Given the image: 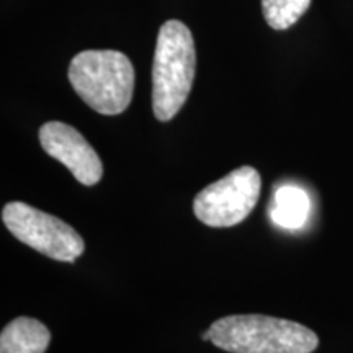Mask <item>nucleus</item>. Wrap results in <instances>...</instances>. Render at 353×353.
I'll use <instances>...</instances> for the list:
<instances>
[{"label": "nucleus", "instance_id": "1a4fd4ad", "mask_svg": "<svg viewBox=\"0 0 353 353\" xmlns=\"http://www.w3.org/2000/svg\"><path fill=\"white\" fill-rule=\"evenodd\" d=\"M311 6V0H262L263 17L273 30L293 26Z\"/></svg>", "mask_w": 353, "mask_h": 353}, {"label": "nucleus", "instance_id": "6e6552de", "mask_svg": "<svg viewBox=\"0 0 353 353\" xmlns=\"http://www.w3.org/2000/svg\"><path fill=\"white\" fill-rule=\"evenodd\" d=\"M268 213L278 228L296 231L307 223L311 213V198L306 190L298 185H283L275 190Z\"/></svg>", "mask_w": 353, "mask_h": 353}, {"label": "nucleus", "instance_id": "0eeeda50", "mask_svg": "<svg viewBox=\"0 0 353 353\" xmlns=\"http://www.w3.org/2000/svg\"><path fill=\"white\" fill-rule=\"evenodd\" d=\"M51 334L43 322L33 317H17L0 334V353H44Z\"/></svg>", "mask_w": 353, "mask_h": 353}, {"label": "nucleus", "instance_id": "39448f33", "mask_svg": "<svg viewBox=\"0 0 353 353\" xmlns=\"http://www.w3.org/2000/svg\"><path fill=\"white\" fill-rule=\"evenodd\" d=\"M262 188L254 167H239L203 188L193 201V213L210 228H232L252 213Z\"/></svg>", "mask_w": 353, "mask_h": 353}, {"label": "nucleus", "instance_id": "20e7f679", "mask_svg": "<svg viewBox=\"0 0 353 353\" xmlns=\"http://www.w3.org/2000/svg\"><path fill=\"white\" fill-rule=\"evenodd\" d=\"M2 221L20 242L59 262L74 263L85 250V242L76 229L26 203H8L2 211Z\"/></svg>", "mask_w": 353, "mask_h": 353}, {"label": "nucleus", "instance_id": "7ed1b4c3", "mask_svg": "<svg viewBox=\"0 0 353 353\" xmlns=\"http://www.w3.org/2000/svg\"><path fill=\"white\" fill-rule=\"evenodd\" d=\"M69 82L92 110L113 117L130 107L134 68L120 51L88 50L70 61Z\"/></svg>", "mask_w": 353, "mask_h": 353}, {"label": "nucleus", "instance_id": "423d86ee", "mask_svg": "<svg viewBox=\"0 0 353 353\" xmlns=\"http://www.w3.org/2000/svg\"><path fill=\"white\" fill-rule=\"evenodd\" d=\"M39 143L44 152L68 167L77 182L85 187L99 183L103 165L95 149L76 128L61 121H50L39 128Z\"/></svg>", "mask_w": 353, "mask_h": 353}, {"label": "nucleus", "instance_id": "f03ea898", "mask_svg": "<svg viewBox=\"0 0 353 353\" xmlns=\"http://www.w3.org/2000/svg\"><path fill=\"white\" fill-rule=\"evenodd\" d=\"M208 330L211 343L231 353H312L319 345L306 325L270 316H226Z\"/></svg>", "mask_w": 353, "mask_h": 353}, {"label": "nucleus", "instance_id": "f257e3e1", "mask_svg": "<svg viewBox=\"0 0 353 353\" xmlns=\"http://www.w3.org/2000/svg\"><path fill=\"white\" fill-rule=\"evenodd\" d=\"M196 51L192 32L179 20L159 30L152 65V110L159 121H170L192 90Z\"/></svg>", "mask_w": 353, "mask_h": 353}]
</instances>
